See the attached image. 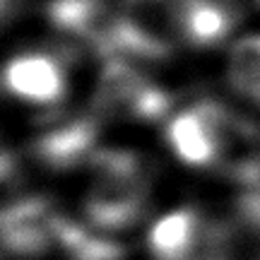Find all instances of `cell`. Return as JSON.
Here are the masks:
<instances>
[{"mask_svg": "<svg viewBox=\"0 0 260 260\" xmlns=\"http://www.w3.org/2000/svg\"><path fill=\"white\" fill-rule=\"evenodd\" d=\"M149 260H234L232 232L193 205L159 212L145 232Z\"/></svg>", "mask_w": 260, "mask_h": 260, "instance_id": "cell-3", "label": "cell"}, {"mask_svg": "<svg viewBox=\"0 0 260 260\" xmlns=\"http://www.w3.org/2000/svg\"><path fill=\"white\" fill-rule=\"evenodd\" d=\"M99 149V123L89 113L53 118L31 140L37 161L58 174L89 167Z\"/></svg>", "mask_w": 260, "mask_h": 260, "instance_id": "cell-7", "label": "cell"}, {"mask_svg": "<svg viewBox=\"0 0 260 260\" xmlns=\"http://www.w3.org/2000/svg\"><path fill=\"white\" fill-rule=\"evenodd\" d=\"M87 169L84 222L113 236L140 224L149 205V169L138 152L102 147Z\"/></svg>", "mask_w": 260, "mask_h": 260, "instance_id": "cell-2", "label": "cell"}, {"mask_svg": "<svg viewBox=\"0 0 260 260\" xmlns=\"http://www.w3.org/2000/svg\"><path fill=\"white\" fill-rule=\"evenodd\" d=\"M164 145L181 167L217 171L232 186L260 176V133L248 118L212 99L174 109Z\"/></svg>", "mask_w": 260, "mask_h": 260, "instance_id": "cell-1", "label": "cell"}, {"mask_svg": "<svg viewBox=\"0 0 260 260\" xmlns=\"http://www.w3.org/2000/svg\"><path fill=\"white\" fill-rule=\"evenodd\" d=\"M236 10L232 0H186L183 3V46L210 51L234 39Z\"/></svg>", "mask_w": 260, "mask_h": 260, "instance_id": "cell-8", "label": "cell"}, {"mask_svg": "<svg viewBox=\"0 0 260 260\" xmlns=\"http://www.w3.org/2000/svg\"><path fill=\"white\" fill-rule=\"evenodd\" d=\"M234 210L246 229L260 234V176L234 186Z\"/></svg>", "mask_w": 260, "mask_h": 260, "instance_id": "cell-11", "label": "cell"}, {"mask_svg": "<svg viewBox=\"0 0 260 260\" xmlns=\"http://www.w3.org/2000/svg\"><path fill=\"white\" fill-rule=\"evenodd\" d=\"M224 82L241 104L260 111V31L232 39L224 53Z\"/></svg>", "mask_w": 260, "mask_h": 260, "instance_id": "cell-10", "label": "cell"}, {"mask_svg": "<svg viewBox=\"0 0 260 260\" xmlns=\"http://www.w3.org/2000/svg\"><path fill=\"white\" fill-rule=\"evenodd\" d=\"M3 87L12 102L31 111H56L70 94V70L58 51L19 48L5 60Z\"/></svg>", "mask_w": 260, "mask_h": 260, "instance_id": "cell-4", "label": "cell"}, {"mask_svg": "<svg viewBox=\"0 0 260 260\" xmlns=\"http://www.w3.org/2000/svg\"><path fill=\"white\" fill-rule=\"evenodd\" d=\"M68 217L41 195H22L3 212V246L17 260H37L60 248Z\"/></svg>", "mask_w": 260, "mask_h": 260, "instance_id": "cell-6", "label": "cell"}, {"mask_svg": "<svg viewBox=\"0 0 260 260\" xmlns=\"http://www.w3.org/2000/svg\"><path fill=\"white\" fill-rule=\"evenodd\" d=\"M99 109L125 121L159 123L174 113V96L159 82L125 60L113 58L99 80Z\"/></svg>", "mask_w": 260, "mask_h": 260, "instance_id": "cell-5", "label": "cell"}, {"mask_svg": "<svg viewBox=\"0 0 260 260\" xmlns=\"http://www.w3.org/2000/svg\"><path fill=\"white\" fill-rule=\"evenodd\" d=\"M253 3H255V5H258V8H260V0H253Z\"/></svg>", "mask_w": 260, "mask_h": 260, "instance_id": "cell-12", "label": "cell"}, {"mask_svg": "<svg viewBox=\"0 0 260 260\" xmlns=\"http://www.w3.org/2000/svg\"><path fill=\"white\" fill-rule=\"evenodd\" d=\"M46 22L63 37L92 41L104 48L113 22L109 0H46Z\"/></svg>", "mask_w": 260, "mask_h": 260, "instance_id": "cell-9", "label": "cell"}]
</instances>
